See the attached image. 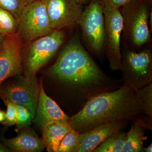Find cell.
<instances>
[{
    "label": "cell",
    "mask_w": 152,
    "mask_h": 152,
    "mask_svg": "<svg viewBox=\"0 0 152 152\" xmlns=\"http://www.w3.org/2000/svg\"><path fill=\"white\" fill-rule=\"evenodd\" d=\"M45 7L50 26L53 30L77 25L84 7L76 0H41Z\"/></svg>",
    "instance_id": "cell-11"
},
{
    "label": "cell",
    "mask_w": 152,
    "mask_h": 152,
    "mask_svg": "<svg viewBox=\"0 0 152 152\" xmlns=\"http://www.w3.org/2000/svg\"><path fill=\"white\" fill-rule=\"evenodd\" d=\"M12 152L7 147L5 146L0 141V152Z\"/></svg>",
    "instance_id": "cell-25"
},
{
    "label": "cell",
    "mask_w": 152,
    "mask_h": 152,
    "mask_svg": "<svg viewBox=\"0 0 152 152\" xmlns=\"http://www.w3.org/2000/svg\"><path fill=\"white\" fill-rule=\"evenodd\" d=\"M49 72L58 84L75 95L80 110L94 96L115 91L124 84L122 80L112 78L102 70L77 34L65 44Z\"/></svg>",
    "instance_id": "cell-1"
},
{
    "label": "cell",
    "mask_w": 152,
    "mask_h": 152,
    "mask_svg": "<svg viewBox=\"0 0 152 152\" xmlns=\"http://www.w3.org/2000/svg\"><path fill=\"white\" fill-rule=\"evenodd\" d=\"M37 1V0H26L27 4H29V3L35 1Z\"/></svg>",
    "instance_id": "cell-29"
},
{
    "label": "cell",
    "mask_w": 152,
    "mask_h": 152,
    "mask_svg": "<svg viewBox=\"0 0 152 152\" xmlns=\"http://www.w3.org/2000/svg\"><path fill=\"white\" fill-rule=\"evenodd\" d=\"M126 133L118 131L109 136L93 152H122Z\"/></svg>",
    "instance_id": "cell-17"
},
{
    "label": "cell",
    "mask_w": 152,
    "mask_h": 152,
    "mask_svg": "<svg viewBox=\"0 0 152 152\" xmlns=\"http://www.w3.org/2000/svg\"><path fill=\"white\" fill-rule=\"evenodd\" d=\"M3 39H4V37L0 33V43L2 42Z\"/></svg>",
    "instance_id": "cell-30"
},
{
    "label": "cell",
    "mask_w": 152,
    "mask_h": 152,
    "mask_svg": "<svg viewBox=\"0 0 152 152\" xmlns=\"http://www.w3.org/2000/svg\"><path fill=\"white\" fill-rule=\"evenodd\" d=\"M27 4L26 0H0V7L10 12L18 22L23 9Z\"/></svg>",
    "instance_id": "cell-21"
},
{
    "label": "cell",
    "mask_w": 152,
    "mask_h": 152,
    "mask_svg": "<svg viewBox=\"0 0 152 152\" xmlns=\"http://www.w3.org/2000/svg\"><path fill=\"white\" fill-rule=\"evenodd\" d=\"M7 107L5 119L1 124L6 127L11 126L16 124V109L15 105L10 101H3Z\"/></svg>",
    "instance_id": "cell-23"
},
{
    "label": "cell",
    "mask_w": 152,
    "mask_h": 152,
    "mask_svg": "<svg viewBox=\"0 0 152 152\" xmlns=\"http://www.w3.org/2000/svg\"><path fill=\"white\" fill-rule=\"evenodd\" d=\"M78 3L83 6H86L89 3L91 0H76Z\"/></svg>",
    "instance_id": "cell-27"
},
{
    "label": "cell",
    "mask_w": 152,
    "mask_h": 152,
    "mask_svg": "<svg viewBox=\"0 0 152 152\" xmlns=\"http://www.w3.org/2000/svg\"><path fill=\"white\" fill-rule=\"evenodd\" d=\"M24 44L18 33L5 36L0 43V87L6 80L21 75Z\"/></svg>",
    "instance_id": "cell-10"
},
{
    "label": "cell",
    "mask_w": 152,
    "mask_h": 152,
    "mask_svg": "<svg viewBox=\"0 0 152 152\" xmlns=\"http://www.w3.org/2000/svg\"><path fill=\"white\" fill-rule=\"evenodd\" d=\"M142 113L152 119V83L137 90Z\"/></svg>",
    "instance_id": "cell-20"
},
{
    "label": "cell",
    "mask_w": 152,
    "mask_h": 152,
    "mask_svg": "<svg viewBox=\"0 0 152 152\" xmlns=\"http://www.w3.org/2000/svg\"><path fill=\"white\" fill-rule=\"evenodd\" d=\"M28 128L22 129L15 137L7 139L1 137V141L12 152H40L45 148L42 139L39 137L34 131Z\"/></svg>",
    "instance_id": "cell-14"
},
{
    "label": "cell",
    "mask_w": 152,
    "mask_h": 152,
    "mask_svg": "<svg viewBox=\"0 0 152 152\" xmlns=\"http://www.w3.org/2000/svg\"><path fill=\"white\" fill-rule=\"evenodd\" d=\"M105 27L106 42L104 54L112 71L121 70L122 56L121 36L123 20L119 9L113 7L102 0Z\"/></svg>",
    "instance_id": "cell-9"
},
{
    "label": "cell",
    "mask_w": 152,
    "mask_h": 152,
    "mask_svg": "<svg viewBox=\"0 0 152 152\" xmlns=\"http://www.w3.org/2000/svg\"><path fill=\"white\" fill-rule=\"evenodd\" d=\"M123 20L121 45L138 51L151 44V33L149 27L152 0H132L120 8Z\"/></svg>",
    "instance_id": "cell-3"
},
{
    "label": "cell",
    "mask_w": 152,
    "mask_h": 152,
    "mask_svg": "<svg viewBox=\"0 0 152 152\" xmlns=\"http://www.w3.org/2000/svg\"><path fill=\"white\" fill-rule=\"evenodd\" d=\"M141 113L137 90L124 83L118 89L91 98L68 123L80 134L105 123L124 119L133 122Z\"/></svg>",
    "instance_id": "cell-2"
},
{
    "label": "cell",
    "mask_w": 152,
    "mask_h": 152,
    "mask_svg": "<svg viewBox=\"0 0 152 152\" xmlns=\"http://www.w3.org/2000/svg\"><path fill=\"white\" fill-rule=\"evenodd\" d=\"M45 148L49 152H57L62 139L72 130L68 122H53L42 128Z\"/></svg>",
    "instance_id": "cell-15"
},
{
    "label": "cell",
    "mask_w": 152,
    "mask_h": 152,
    "mask_svg": "<svg viewBox=\"0 0 152 152\" xmlns=\"http://www.w3.org/2000/svg\"><path fill=\"white\" fill-rule=\"evenodd\" d=\"M53 31L45 7L41 0L28 4L23 9L18 21V34L24 45Z\"/></svg>",
    "instance_id": "cell-8"
},
{
    "label": "cell",
    "mask_w": 152,
    "mask_h": 152,
    "mask_svg": "<svg viewBox=\"0 0 152 152\" xmlns=\"http://www.w3.org/2000/svg\"><path fill=\"white\" fill-rule=\"evenodd\" d=\"M40 86L36 114L33 121L41 128L44 125L53 122L69 121L70 117L46 94L42 80H40Z\"/></svg>",
    "instance_id": "cell-13"
},
{
    "label": "cell",
    "mask_w": 152,
    "mask_h": 152,
    "mask_svg": "<svg viewBox=\"0 0 152 152\" xmlns=\"http://www.w3.org/2000/svg\"><path fill=\"white\" fill-rule=\"evenodd\" d=\"M15 80L5 82L0 87V98L14 104L26 107L31 113L33 118L36 114L40 86L36 75L15 76Z\"/></svg>",
    "instance_id": "cell-7"
},
{
    "label": "cell",
    "mask_w": 152,
    "mask_h": 152,
    "mask_svg": "<svg viewBox=\"0 0 152 152\" xmlns=\"http://www.w3.org/2000/svg\"><path fill=\"white\" fill-rule=\"evenodd\" d=\"M6 112L0 109V123H1L5 119Z\"/></svg>",
    "instance_id": "cell-26"
},
{
    "label": "cell",
    "mask_w": 152,
    "mask_h": 152,
    "mask_svg": "<svg viewBox=\"0 0 152 152\" xmlns=\"http://www.w3.org/2000/svg\"><path fill=\"white\" fill-rule=\"evenodd\" d=\"M124 83L139 90L152 83V50L150 44L139 50L121 48Z\"/></svg>",
    "instance_id": "cell-6"
},
{
    "label": "cell",
    "mask_w": 152,
    "mask_h": 152,
    "mask_svg": "<svg viewBox=\"0 0 152 152\" xmlns=\"http://www.w3.org/2000/svg\"><path fill=\"white\" fill-rule=\"evenodd\" d=\"M130 121L129 120L124 119L105 123L80 134V145L77 152H93L109 136L127 127Z\"/></svg>",
    "instance_id": "cell-12"
},
{
    "label": "cell",
    "mask_w": 152,
    "mask_h": 152,
    "mask_svg": "<svg viewBox=\"0 0 152 152\" xmlns=\"http://www.w3.org/2000/svg\"><path fill=\"white\" fill-rule=\"evenodd\" d=\"M88 50L101 59L105 55V27L102 0H91L77 22Z\"/></svg>",
    "instance_id": "cell-5"
},
{
    "label": "cell",
    "mask_w": 152,
    "mask_h": 152,
    "mask_svg": "<svg viewBox=\"0 0 152 152\" xmlns=\"http://www.w3.org/2000/svg\"><path fill=\"white\" fill-rule=\"evenodd\" d=\"M16 109V124L18 129L29 127L32 121L33 118L31 113L24 106L15 104Z\"/></svg>",
    "instance_id": "cell-22"
},
{
    "label": "cell",
    "mask_w": 152,
    "mask_h": 152,
    "mask_svg": "<svg viewBox=\"0 0 152 152\" xmlns=\"http://www.w3.org/2000/svg\"><path fill=\"white\" fill-rule=\"evenodd\" d=\"M80 134L72 129L62 139L57 152H77L80 147Z\"/></svg>",
    "instance_id": "cell-19"
},
{
    "label": "cell",
    "mask_w": 152,
    "mask_h": 152,
    "mask_svg": "<svg viewBox=\"0 0 152 152\" xmlns=\"http://www.w3.org/2000/svg\"><path fill=\"white\" fill-rule=\"evenodd\" d=\"M18 22L10 12L0 7V33L3 36L18 33Z\"/></svg>",
    "instance_id": "cell-18"
},
{
    "label": "cell",
    "mask_w": 152,
    "mask_h": 152,
    "mask_svg": "<svg viewBox=\"0 0 152 152\" xmlns=\"http://www.w3.org/2000/svg\"><path fill=\"white\" fill-rule=\"evenodd\" d=\"M144 151L145 152H152V143L147 147H144Z\"/></svg>",
    "instance_id": "cell-28"
},
{
    "label": "cell",
    "mask_w": 152,
    "mask_h": 152,
    "mask_svg": "<svg viewBox=\"0 0 152 152\" xmlns=\"http://www.w3.org/2000/svg\"><path fill=\"white\" fill-rule=\"evenodd\" d=\"M146 129L137 123H132L130 129L126 133L122 152H143Z\"/></svg>",
    "instance_id": "cell-16"
},
{
    "label": "cell",
    "mask_w": 152,
    "mask_h": 152,
    "mask_svg": "<svg viewBox=\"0 0 152 152\" xmlns=\"http://www.w3.org/2000/svg\"><path fill=\"white\" fill-rule=\"evenodd\" d=\"M64 29L53 30L49 34L24 45L22 59L25 75H37L56 54L65 42Z\"/></svg>",
    "instance_id": "cell-4"
},
{
    "label": "cell",
    "mask_w": 152,
    "mask_h": 152,
    "mask_svg": "<svg viewBox=\"0 0 152 152\" xmlns=\"http://www.w3.org/2000/svg\"><path fill=\"white\" fill-rule=\"evenodd\" d=\"M113 7L119 9L132 0H104Z\"/></svg>",
    "instance_id": "cell-24"
}]
</instances>
